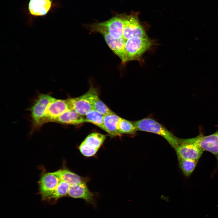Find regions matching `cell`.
<instances>
[{
    "mask_svg": "<svg viewBox=\"0 0 218 218\" xmlns=\"http://www.w3.org/2000/svg\"><path fill=\"white\" fill-rule=\"evenodd\" d=\"M133 123L137 131L149 132L160 135L164 138L175 149L178 145V138L152 118H146L134 121Z\"/></svg>",
    "mask_w": 218,
    "mask_h": 218,
    "instance_id": "6da1fadb",
    "label": "cell"
},
{
    "mask_svg": "<svg viewBox=\"0 0 218 218\" xmlns=\"http://www.w3.org/2000/svg\"><path fill=\"white\" fill-rule=\"evenodd\" d=\"M92 32L103 31L115 39L123 37V14H117L104 21L84 25Z\"/></svg>",
    "mask_w": 218,
    "mask_h": 218,
    "instance_id": "7a4b0ae2",
    "label": "cell"
},
{
    "mask_svg": "<svg viewBox=\"0 0 218 218\" xmlns=\"http://www.w3.org/2000/svg\"><path fill=\"white\" fill-rule=\"evenodd\" d=\"M54 98L48 94H40L34 101L29 109L33 130L39 128L45 124L47 108Z\"/></svg>",
    "mask_w": 218,
    "mask_h": 218,
    "instance_id": "3957f363",
    "label": "cell"
},
{
    "mask_svg": "<svg viewBox=\"0 0 218 218\" xmlns=\"http://www.w3.org/2000/svg\"><path fill=\"white\" fill-rule=\"evenodd\" d=\"M152 44L148 37L134 38L126 40L125 45L126 62L139 58Z\"/></svg>",
    "mask_w": 218,
    "mask_h": 218,
    "instance_id": "277c9868",
    "label": "cell"
},
{
    "mask_svg": "<svg viewBox=\"0 0 218 218\" xmlns=\"http://www.w3.org/2000/svg\"><path fill=\"white\" fill-rule=\"evenodd\" d=\"M179 144L175 149L178 159L199 160L204 151L190 138H178Z\"/></svg>",
    "mask_w": 218,
    "mask_h": 218,
    "instance_id": "5b68a950",
    "label": "cell"
},
{
    "mask_svg": "<svg viewBox=\"0 0 218 218\" xmlns=\"http://www.w3.org/2000/svg\"><path fill=\"white\" fill-rule=\"evenodd\" d=\"M123 37L126 41L136 37H148L136 15L123 14Z\"/></svg>",
    "mask_w": 218,
    "mask_h": 218,
    "instance_id": "8992f818",
    "label": "cell"
},
{
    "mask_svg": "<svg viewBox=\"0 0 218 218\" xmlns=\"http://www.w3.org/2000/svg\"><path fill=\"white\" fill-rule=\"evenodd\" d=\"M60 179L53 172H44L41 174L38 182L39 192L43 200H49Z\"/></svg>",
    "mask_w": 218,
    "mask_h": 218,
    "instance_id": "52a82bcc",
    "label": "cell"
},
{
    "mask_svg": "<svg viewBox=\"0 0 218 218\" xmlns=\"http://www.w3.org/2000/svg\"><path fill=\"white\" fill-rule=\"evenodd\" d=\"M191 139L203 151H208L214 155L218 164V130L212 134L204 136L200 134Z\"/></svg>",
    "mask_w": 218,
    "mask_h": 218,
    "instance_id": "ba28073f",
    "label": "cell"
},
{
    "mask_svg": "<svg viewBox=\"0 0 218 218\" xmlns=\"http://www.w3.org/2000/svg\"><path fill=\"white\" fill-rule=\"evenodd\" d=\"M69 110L71 109L67 99H57L54 98L47 108L45 124L54 122L57 117Z\"/></svg>",
    "mask_w": 218,
    "mask_h": 218,
    "instance_id": "9c48e42d",
    "label": "cell"
},
{
    "mask_svg": "<svg viewBox=\"0 0 218 218\" xmlns=\"http://www.w3.org/2000/svg\"><path fill=\"white\" fill-rule=\"evenodd\" d=\"M99 33L102 35L109 47L120 58L122 63L123 64L125 63V45L126 40L123 37L118 39L114 38L104 31H101Z\"/></svg>",
    "mask_w": 218,
    "mask_h": 218,
    "instance_id": "30bf717a",
    "label": "cell"
},
{
    "mask_svg": "<svg viewBox=\"0 0 218 218\" xmlns=\"http://www.w3.org/2000/svg\"><path fill=\"white\" fill-rule=\"evenodd\" d=\"M67 100L71 109L83 116L91 111L94 110L86 93L78 97L68 98Z\"/></svg>",
    "mask_w": 218,
    "mask_h": 218,
    "instance_id": "8fae6325",
    "label": "cell"
},
{
    "mask_svg": "<svg viewBox=\"0 0 218 218\" xmlns=\"http://www.w3.org/2000/svg\"><path fill=\"white\" fill-rule=\"evenodd\" d=\"M68 196L74 198L83 199L92 204L94 203V194L89 190L86 183L70 187Z\"/></svg>",
    "mask_w": 218,
    "mask_h": 218,
    "instance_id": "7c38bea8",
    "label": "cell"
},
{
    "mask_svg": "<svg viewBox=\"0 0 218 218\" xmlns=\"http://www.w3.org/2000/svg\"><path fill=\"white\" fill-rule=\"evenodd\" d=\"M86 94L94 110L103 116L114 113L100 99L95 88L91 87Z\"/></svg>",
    "mask_w": 218,
    "mask_h": 218,
    "instance_id": "4fadbf2b",
    "label": "cell"
},
{
    "mask_svg": "<svg viewBox=\"0 0 218 218\" xmlns=\"http://www.w3.org/2000/svg\"><path fill=\"white\" fill-rule=\"evenodd\" d=\"M52 172L61 180L68 183L70 187L82 183H86L87 182V179L81 177L67 169H61Z\"/></svg>",
    "mask_w": 218,
    "mask_h": 218,
    "instance_id": "5bb4252c",
    "label": "cell"
},
{
    "mask_svg": "<svg viewBox=\"0 0 218 218\" xmlns=\"http://www.w3.org/2000/svg\"><path fill=\"white\" fill-rule=\"evenodd\" d=\"M54 122L63 124L78 125L86 122L84 116L73 110L65 111L57 117Z\"/></svg>",
    "mask_w": 218,
    "mask_h": 218,
    "instance_id": "9a60e30c",
    "label": "cell"
},
{
    "mask_svg": "<svg viewBox=\"0 0 218 218\" xmlns=\"http://www.w3.org/2000/svg\"><path fill=\"white\" fill-rule=\"evenodd\" d=\"M51 6L50 0H30L28 9L30 14L34 16H42L46 14Z\"/></svg>",
    "mask_w": 218,
    "mask_h": 218,
    "instance_id": "2e32d148",
    "label": "cell"
},
{
    "mask_svg": "<svg viewBox=\"0 0 218 218\" xmlns=\"http://www.w3.org/2000/svg\"><path fill=\"white\" fill-rule=\"evenodd\" d=\"M120 118L115 113L103 116L104 124L106 132L111 137L121 135L117 129Z\"/></svg>",
    "mask_w": 218,
    "mask_h": 218,
    "instance_id": "e0dca14e",
    "label": "cell"
},
{
    "mask_svg": "<svg viewBox=\"0 0 218 218\" xmlns=\"http://www.w3.org/2000/svg\"><path fill=\"white\" fill-rule=\"evenodd\" d=\"M106 138L105 135L94 132L89 134L83 142L88 147L98 150Z\"/></svg>",
    "mask_w": 218,
    "mask_h": 218,
    "instance_id": "ac0fdd59",
    "label": "cell"
},
{
    "mask_svg": "<svg viewBox=\"0 0 218 218\" xmlns=\"http://www.w3.org/2000/svg\"><path fill=\"white\" fill-rule=\"evenodd\" d=\"M86 122L91 123L106 132L103 119V115L94 110L91 111L84 116Z\"/></svg>",
    "mask_w": 218,
    "mask_h": 218,
    "instance_id": "d6986e66",
    "label": "cell"
},
{
    "mask_svg": "<svg viewBox=\"0 0 218 218\" xmlns=\"http://www.w3.org/2000/svg\"><path fill=\"white\" fill-rule=\"evenodd\" d=\"M179 167L184 175L190 176L194 171L199 160L178 159Z\"/></svg>",
    "mask_w": 218,
    "mask_h": 218,
    "instance_id": "ffe728a7",
    "label": "cell"
},
{
    "mask_svg": "<svg viewBox=\"0 0 218 218\" xmlns=\"http://www.w3.org/2000/svg\"><path fill=\"white\" fill-rule=\"evenodd\" d=\"M70 187L67 182L60 179L57 187L49 200H55L68 195Z\"/></svg>",
    "mask_w": 218,
    "mask_h": 218,
    "instance_id": "44dd1931",
    "label": "cell"
},
{
    "mask_svg": "<svg viewBox=\"0 0 218 218\" xmlns=\"http://www.w3.org/2000/svg\"><path fill=\"white\" fill-rule=\"evenodd\" d=\"M117 129L120 134H134L137 131L133 122L121 117L118 123Z\"/></svg>",
    "mask_w": 218,
    "mask_h": 218,
    "instance_id": "7402d4cb",
    "label": "cell"
},
{
    "mask_svg": "<svg viewBox=\"0 0 218 218\" xmlns=\"http://www.w3.org/2000/svg\"><path fill=\"white\" fill-rule=\"evenodd\" d=\"M79 149L80 152L84 156L90 157L94 155L98 150L89 148L86 146L82 142L80 145Z\"/></svg>",
    "mask_w": 218,
    "mask_h": 218,
    "instance_id": "603a6c76",
    "label": "cell"
}]
</instances>
